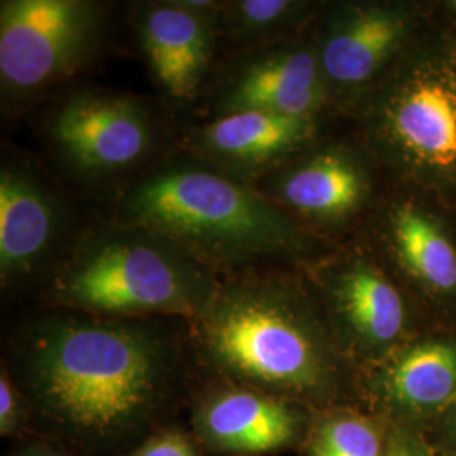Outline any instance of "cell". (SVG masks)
Listing matches in <instances>:
<instances>
[{
  "label": "cell",
  "mask_w": 456,
  "mask_h": 456,
  "mask_svg": "<svg viewBox=\"0 0 456 456\" xmlns=\"http://www.w3.org/2000/svg\"><path fill=\"white\" fill-rule=\"evenodd\" d=\"M12 357L33 419L86 452L120 450L163 428L183 380V350L151 320L51 310L22 326Z\"/></svg>",
  "instance_id": "cell-1"
},
{
  "label": "cell",
  "mask_w": 456,
  "mask_h": 456,
  "mask_svg": "<svg viewBox=\"0 0 456 456\" xmlns=\"http://www.w3.org/2000/svg\"><path fill=\"white\" fill-rule=\"evenodd\" d=\"M188 325L191 350L210 379L311 409L355 404V369L301 269L227 274Z\"/></svg>",
  "instance_id": "cell-2"
},
{
  "label": "cell",
  "mask_w": 456,
  "mask_h": 456,
  "mask_svg": "<svg viewBox=\"0 0 456 456\" xmlns=\"http://www.w3.org/2000/svg\"><path fill=\"white\" fill-rule=\"evenodd\" d=\"M114 222L163 235L222 276L262 264L305 269L337 247L252 184L188 152L129 183L117 198Z\"/></svg>",
  "instance_id": "cell-3"
},
{
  "label": "cell",
  "mask_w": 456,
  "mask_h": 456,
  "mask_svg": "<svg viewBox=\"0 0 456 456\" xmlns=\"http://www.w3.org/2000/svg\"><path fill=\"white\" fill-rule=\"evenodd\" d=\"M222 274L163 235L110 224L85 232L46 286L51 310L109 320L180 316L191 322Z\"/></svg>",
  "instance_id": "cell-4"
},
{
  "label": "cell",
  "mask_w": 456,
  "mask_h": 456,
  "mask_svg": "<svg viewBox=\"0 0 456 456\" xmlns=\"http://www.w3.org/2000/svg\"><path fill=\"white\" fill-rule=\"evenodd\" d=\"M343 118L387 180L456 208V66L440 26Z\"/></svg>",
  "instance_id": "cell-5"
},
{
  "label": "cell",
  "mask_w": 456,
  "mask_h": 456,
  "mask_svg": "<svg viewBox=\"0 0 456 456\" xmlns=\"http://www.w3.org/2000/svg\"><path fill=\"white\" fill-rule=\"evenodd\" d=\"M438 29L433 0L322 2L310 36L343 118Z\"/></svg>",
  "instance_id": "cell-6"
},
{
  "label": "cell",
  "mask_w": 456,
  "mask_h": 456,
  "mask_svg": "<svg viewBox=\"0 0 456 456\" xmlns=\"http://www.w3.org/2000/svg\"><path fill=\"white\" fill-rule=\"evenodd\" d=\"M343 357L357 370L433 326L359 237L301 269Z\"/></svg>",
  "instance_id": "cell-7"
},
{
  "label": "cell",
  "mask_w": 456,
  "mask_h": 456,
  "mask_svg": "<svg viewBox=\"0 0 456 456\" xmlns=\"http://www.w3.org/2000/svg\"><path fill=\"white\" fill-rule=\"evenodd\" d=\"M357 237L431 325L456 328L455 207L389 181Z\"/></svg>",
  "instance_id": "cell-8"
},
{
  "label": "cell",
  "mask_w": 456,
  "mask_h": 456,
  "mask_svg": "<svg viewBox=\"0 0 456 456\" xmlns=\"http://www.w3.org/2000/svg\"><path fill=\"white\" fill-rule=\"evenodd\" d=\"M330 129L254 188L326 242L340 245L359 235L389 180L354 132Z\"/></svg>",
  "instance_id": "cell-9"
},
{
  "label": "cell",
  "mask_w": 456,
  "mask_h": 456,
  "mask_svg": "<svg viewBox=\"0 0 456 456\" xmlns=\"http://www.w3.org/2000/svg\"><path fill=\"white\" fill-rule=\"evenodd\" d=\"M107 5L94 0H2V100L22 105L73 78L97 53Z\"/></svg>",
  "instance_id": "cell-10"
},
{
  "label": "cell",
  "mask_w": 456,
  "mask_h": 456,
  "mask_svg": "<svg viewBox=\"0 0 456 456\" xmlns=\"http://www.w3.org/2000/svg\"><path fill=\"white\" fill-rule=\"evenodd\" d=\"M208 118L244 112L338 118L310 33L237 49L207 85Z\"/></svg>",
  "instance_id": "cell-11"
},
{
  "label": "cell",
  "mask_w": 456,
  "mask_h": 456,
  "mask_svg": "<svg viewBox=\"0 0 456 456\" xmlns=\"http://www.w3.org/2000/svg\"><path fill=\"white\" fill-rule=\"evenodd\" d=\"M46 131L58 158L85 180H105L144 163L158 144V124L141 98L80 90L49 115Z\"/></svg>",
  "instance_id": "cell-12"
},
{
  "label": "cell",
  "mask_w": 456,
  "mask_h": 456,
  "mask_svg": "<svg viewBox=\"0 0 456 456\" xmlns=\"http://www.w3.org/2000/svg\"><path fill=\"white\" fill-rule=\"evenodd\" d=\"M456 401V328L428 326L355 370V404L389 426L428 429Z\"/></svg>",
  "instance_id": "cell-13"
},
{
  "label": "cell",
  "mask_w": 456,
  "mask_h": 456,
  "mask_svg": "<svg viewBox=\"0 0 456 456\" xmlns=\"http://www.w3.org/2000/svg\"><path fill=\"white\" fill-rule=\"evenodd\" d=\"M314 409L284 397L210 379L191 399V435L216 456L299 452Z\"/></svg>",
  "instance_id": "cell-14"
},
{
  "label": "cell",
  "mask_w": 456,
  "mask_h": 456,
  "mask_svg": "<svg viewBox=\"0 0 456 456\" xmlns=\"http://www.w3.org/2000/svg\"><path fill=\"white\" fill-rule=\"evenodd\" d=\"M225 2H142L134 12V31L152 78L176 102L195 100L210 82Z\"/></svg>",
  "instance_id": "cell-15"
},
{
  "label": "cell",
  "mask_w": 456,
  "mask_h": 456,
  "mask_svg": "<svg viewBox=\"0 0 456 456\" xmlns=\"http://www.w3.org/2000/svg\"><path fill=\"white\" fill-rule=\"evenodd\" d=\"M335 118L244 112L208 118L186 137V151L218 171L256 184L316 142Z\"/></svg>",
  "instance_id": "cell-16"
},
{
  "label": "cell",
  "mask_w": 456,
  "mask_h": 456,
  "mask_svg": "<svg viewBox=\"0 0 456 456\" xmlns=\"http://www.w3.org/2000/svg\"><path fill=\"white\" fill-rule=\"evenodd\" d=\"M66 210L58 195L26 166L0 169V282L2 289L33 279L53 257L65 233Z\"/></svg>",
  "instance_id": "cell-17"
},
{
  "label": "cell",
  "mask_w": 456,
  "mask_h": 456,
  "mask_svg": "<svg viewBox=\"0 0 456 456\" xmlns=\"http://www.w3.org/2000/svg\"><path fill=\"white\" fill-rule=\"evenodd\" d=\"M322 7L314 0H233L220 16L222 37L233 49L254 48L297 39L310 33Z\"/></svg>",
  "instance_id": "cell-18"
},
{
  "label": "cell",
  "mask_w": 456,
  "mask_h": 456,
  "mask_svg": "<svg viewBox=\"0 0 456 456\" xmlns=\"http://www.w3.org/2000/svg\"><path fill=\"white\" fill-rule=\"evenodd\" d=\"M391 426L357 404L314 409L305 456H387Z\"/></svg>",
  "instance_id": "cell-19"
},
{
  "label": "cell",
  "mask_w": 456,
  "mask_h": 456,
  "mask_svg": "<svg viewBox=\"0 0 456 456\" xmlns=\"http://www.w3.org/2000/svg\"><path fill=\"white\" fill-rule=\"evenodd\" d=\"M33 409L28 395L20 389L9 367L0 372V435L2 438H19L29 431Z\"/></svg>",
  "instance_id": "cell-20"
},
{
  "label": "cell",
  "mask_w": 456,
  "mask_h": 456,
  "mask_svg": "<svg viewBox=\"0 0 456 456\" xmlns=\"http://www.w3.org/2000/svg\"><path fill=\"white\" fill-rule=\"evenodd\" d=\"M124 456H201L191 433L178 426H163L134 444Z\"/></svg>",
  "instance_id": "cell-21"
},
{
  "label": "cell",
  "mask_w": 456,
  "mask_h": 456,
  "mask_svg": "<svg viewBox=\"0 0 456 456\" xmlns=\"http://www.w3.org/2000/svg\"><path fill=\"white\" fill-rule=\"evenodd\" d=\"M387 456H436V450L421 428L391 426Z\"/></svg>",
  "instance_id": "cell-22"
},
{
  "label": "cell",
  "mask_w": 456,
  "mask_h": 456,
  "mask_svg": "<svg viewBox=\"0 0 456 456\" xmlns=\"http://www.w3.org/2000/svg\"><path fill=\"white\" fill-rule=\"evenodd\" d=\"M424 431L436 452L456 453V401Z\"/></svg>",
  "instance_id": "cell-23"
},
{
  "label": "cell",
  "mask_w": 456,
  "mask_h": 456,
  "mask_svg": "<svg viewBox=\"0 0 456 456\" xmlns=\"http://www.w3.org/2000/svg\"><path fill=\"white\" fill-rule=\"evenodd\" d=\"M433 11L441 31L456 41V0H433Z\"/></svg>",
  "instance_id": "cell-24"
},
{
  "label": "cell",
  "mask_w": 456,
  "mask_h": 456,
  "mask_svg": "<svg viewBox=\"0 0 456 456\" xmlns=\"http://www.w3.org/2000/svg\"><path fill=\"white\" fill-rule=\"evenodd\" d=\"M9 456H75L48 443H31Z\"/></svg>",
  "instance_id": "cell-25"
},
{
  "label": "cell",
  "mask_w": 456,
  "mask_h": 456,
  "mask_svg": "<svg viewBox=\"0 0 456 456\" xmlns=\"http://www.w3.org/2000/svg\"><path fill=\"white\" fill-rule=\"evenodd\" d=\"M452 53H453V61H455V66H456V41H455V39H452Z\"/></svg>",
  "instance_id": "cell-26"
},
{
  "label": "cell",
  "mask_w": 456,
  "mask_h": 456,
  "mask_svg": "<svg viewBox=\"0 0 456 456\" xmlns=\"http://www.w3.org/2000/svg\"><path fill=\"white\" fill-rule=\"evenodd\" d=\"M436 456H456V453H443V452H436Z\"/></svg>",
  "instance_id": "cell-27"
}]
</instances>
